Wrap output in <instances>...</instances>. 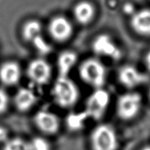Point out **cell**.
Segmentation results:
<instances>
[{"label":"cell","mask_w":150,"mask_h":150,"mask_svg":"<svg viewBox=\"0 0 150 150\" xmlns=\"http://www.w3.org/2000/svg\"><path fill=\"white\" fill-rule=\"evenodd\" d=\"M52 95L59 106L67 108L73 107L78 102L79 90L77 85L68 76H59L53 86Z\"/></svg>","instance_id":"6da1fadb"},{"label":"cell","mask_w":150,"mask_h":150,"mask_svg":"<svg viewBox=\"0 0 150 150\" xmlns=\"http://www.w3.org/2000/svg\"><path fill=\"white\" fill-rule=\"evenodd\" d=\"M79 73L85 83L95 88L101 89L106 80V68L102 62L95 58L85 59L80 64Z\"/></svg>","instance_id":"7a4b0ae2"},{"label":"cell","mask_w":150,"mask_h":150,"mask_svg":"<svg viewBox=\"0 0 150 150\" xmlns=\"http://www.w3.org/2000/svg\"><path fill=\"white\" fill-rule=\"evenodd\" d=\"M21 35L26 42L30 43L42 55L51 52V45L42 36V24L38 20L30 19L25 22L22 26Z\"/></svg>","instance_id":"3957f363"},{"label":"cell","mask_w":150,"mask_h":150,"mask_svg":"<svg viewBox=\"0 0 150 150\" xmlns=\"http://www.w3.org/2000/svg\"><path fill=\"white\" fill-rule=\"evenodd\" d=\"M90 144L92 150H117L118 136L111 125L101 124L91 133Z\"/></svg>","instance_id":"277c9868"},{"label":"cell","mask_w":150,"mask_h":150,"mask_svg":"<svg viewBox=\"0 0 150 150\" xmlns=\"http://www.w3.org/2000/svg\"><path fill=\"white\" fill-rule=\"evenodd\" d=\"M142 106V98L137 92H130L122 95L117 103V114L122 120L136 117Z\"/></svg>","instance_id":"5b68a950"},{"label":"cell","mask_w":150,"mask_h":150,"mask_svg":"<svg viewBox=\"0 0 150 150\" xmlns=\"http://www.w3.org/2000/svg\"><path fill=\"white\" fill-rule=\"evenodd\" d=\"M110 101V95L105 90L98 89L87 99L86 109L82 114L85 118L100 120L106 111Z\"/></svg>","instance_id":"8992f818"},{"label":"cell","mask_w":150,"mask_h":150,"mask_svg":"<svg viewBox=\"0 0 150 150\" xmlns=\"http://www.w3.org/2000/svg\"><path fill=\"white\" fill-rule=\"evenodd\" d=\"M94 53L100 57L117 61L122 57V51L109 35L100 34L94 39L92 45Z\"/></svg>","instance_id":"52a82bcc"},{"label":"cell","mask_w":150,"mask_h":150,"mask_svg":"<svg viewBox=\"0 0 150 150\" xmlns=\"http://www.w3.org/2000/svg\"><path fill=\"white\" fill-rule=\"evenodd\" d=\"M26 76L32 83L42 86L48 83L52 76V68L48 62L42 58H37L29 63Z\"/></svg>","instance_id":"ba28073f"},{"label":"cell","mask_w":150,"mask_h":150,"mask_svg":"<svg viewBox=\"0 0 150 150\" xmlns=\"http://www.w3.org/2000/svg\"><path fill=\"white\" fill-rule=\"evenodd\" d=\"M48 33L57 42H63L68 40L73 33V26L65 16H57L53 17L48 23Z\"/></svg>","instance_id":"9c48e42d"},{"label":"cell","mask_w":150,"mask_h":150,"mask_svg":"<svg viewBox=\"0 0 150 150\" xmlns=\"http://www.w3.org/2000/svg\"><path fill=\"white\" fill-rule=\"evenodd\" d=\"M34 123L37 128L45 134H55L60 128V120L58 116L46 110H40L35 114Z\"/></svg>","instance_id":"30bf717a"},{"label":"cell","mask_w":150,"mask_h":150,"mask_svg":"<svg viewBox=\"0 0 150 150\" xmlns=\"http://www.w3.org/2000/svg\"><path fill=\"white\" fill-rule=\"evenodd\" d=\"M118 80L125 87L133 89L144 83L146 76L134 66L126 64L119 70Z\"/></svg>","instance_id":"8fae6325"},{"label":"cell","mask_w":150,"mask_h":150,"mask_svg":"<svg viewBox=\"0 0 150 150\" xmlns=\"http://www.w3.org/2000/svg\"><path fill=\"white\" fill-rule=\"evenodd\" d=\"M21 68L14 61H8L0 66V81L6 86L17 84L21 78Z\"/></svg>","instance_id":"7c38bea8"},{"label":"cell","mask_w":150,"mask_h":150,"mask_svg":"<svg viewBox=\"0 0 150 150\" xmlns=\"http://www.w3.org/2000/svg\"><path fill=\"white\" fill-rule=\"evenodd\" d=\"M132 29L142 36H150V9L136 11L131 16Z\"/></svg>","instance_id":"4fadbf2b"},{"label":"cell","mask_w":150,"mask_h":150,"mask_svg":"<svg viewBox=\"0 0 150 150\" xmlns=\"http://www.w3.org/2000/svg\"><path fill=\"white\" fill-rule=\"evenodd\" d=\"M13 102L17 110L21 112H26L35 106L37 96L29 88L21 87L16 92Z\"/></svg>","instance_id":"5bb4252c"},{"label":"cell","mask_w":150,"mask_h":150,"mask_svg":"<svg viewBox=\"0 0 150 150\" xmlns=\"http://www.w3.org/2000/svg\"><path fill=\"white\" fill-rule=\"evenodd\" d=\"M95 6L88 1L78 2L73 8V16L76 21L81 25L89 24L95 16Z\"/></svg>","instance_id":"9a60e30c"},{"label":"cell","mask_w":150,"mask_h":150,"mask_svg":"<svg viewBox=\"0 0 150 150\" xmlns=\"http://www.w3.org/2000/svg\"><path fill=\"white\" fill-rule=\"evenodd\" d=\"M78 60V56L75 51H64L57 58V68L59 76L66 77L75 67Z\"/></svg>","instance_id":"2e32d148"},{"label":"cell","mask_w":150,"mask_h":150,"mask_svg":"<svg viewBox=\"0 0 150 150\" xmlns=\"http://www.w3.org/2000/svg\"><path fill=\"white\" fill-rule=\"evenodd\" d=\"M3 150H29V142L18 137L9 139L4 143Z\"/></svg>","instance_id":"e0dca14e"},{"label":"cell","mask_w":150,"mask_h":150,"mask_svg":"<svg viewBox=\"0 0 150 150\" xmlns=\"http://www.w3.org/2000/svg\"><path fill=\"white\" fill-rule=\"evenodd\" d=\"M29 150H51V145L45 139L40 136L33 138L29 142Z\"/></svg>","instance_id":"ac0fdd59"},{"label":"cell","mask_w":150,"mask_h":150,"mask_svg":"<svg viewBox=\"0 0 150 150\" xmlns=\"http://www.w3.org/2000/svg\"><path fill=\"white\" fill-rule=\"evenodd\" d=\"M9 97L7 92L2 89H0V114L7 111L9 106Z\"/></svg>","instance_id":"d6986e66"},{"label":"cell","mask_w":150,"mask_h":150,"mask_svg":"<svg viewBox=\"0 0 150 150\" xmlns=\"http://www.w3.org/2000/svg\"><path fill=\"white\" fill-rule=\"evenodd\" d=\"M8 131L7 129L4 127L0 126V142H4L9 139L8 138Z\"/></svg>","instance_id":"ffe728a7"},{"label":"cell","mask_w":150,"mask_h":150,"mask_svg":"<svg viewBox=\"0 0 150 150\" xmlns=\"http://www.w3.org/2000/svg\"><path fill=\"white\" fill-rule=\"evenodd\" d=\"M123 10H124L125 13L127 15H131V16L136 12L134 6L130 3H127V4H125L124 7H123Z\"/></svg>","instance_id":"44dd1931"},{"label":"cell","mask_w":150,"mask_h":150,"mask_svg":"<svg viewBox=\"0 0 150 150\" xmlns=\"http://www.w3.org/2000/svg\"><path fill=\"white\" fill-rule=\"evenodd\" d=\"M145 63H146V67L150 71V51L146 54V58H145Z\"/></svg>","instance_id":"7402d4cb"},{"label":"cell","mask_w":150,"mask_h":150,"mask_svg":"<svg viewBox=\"0 0 150 150\" xmlns=\"http://www.w3.org/2000/svg\"><path fill=\"white\" fill-rule=\"evenodd\" d=\"M142 150H150V145H149V146H144V148H142Z\"/></svg>","instance_id":"603a6c76"},{"label":"cell","mask_w":150,"mask_h":150,"mask_svg":"<svg viewBox=\"0 0 150 150\" xmlns=\"http://www.w3.org/2000/svg\"><path fill=\"white\" fill-rule=\"evenodd\" d=\"M149 96H150V89H149Z\"/></svg>","instance_id":"cb8c5ba5"}]
</instances>
